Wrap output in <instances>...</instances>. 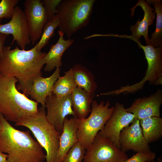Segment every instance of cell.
Segmentation results:
<instances>
[{
  "label": "cell",
  "mask_w": 162,
  "mask_h": 162,
  "mask_svg": "<svg viewBox=\"0 0 162 162\" xmlns=\"http://www.w3.org/2000/svg\"><path fill=\"white\" fill-rule=\"evenodd\" d=\"M46 54L38 50L35 46L28 50L4 46L0 54V74L16 79V88L28 97L34 81L42 76Z\"/></svg>",
  "instance_id": "cell-1"
},
{
  "label": "cell",
  "mask_w": 162,
  "mask_h": 162,
  "mask_svg": "<svg viewBox=\"0 0 162 162\" xmlns=\"http://www.w3.org/2000/svg\"><path fill=\"white\" fill-rule=\"evenodd\" d=\"M0 150L8 154L7 162H44L43 148L30 134L13 127L0 113Z\"/></svg>",
  "instance_id": "cell-2"
},
{
  "label": "cell",
  "mask_w": 162,
  "mask_h": 162,
  "mask_svg": "<svg viewBox=\"0 0 162 162\" xmlns=\"http://www.w3.org/2000/svg\"><path fill=\"white\" fill-rule=\"evenodd\" d=\"M18 82L14 77L0 74V113L8 121L15 123L38 112V104L19 91Z\"/></svg>",
  "instance_id": "cell-3"
},
{
  "label": "cell",
  "mask_w": 162,
  "mask_h": 162,
  "mask_svg": "<svg viewBox=\"0 0 162 162\" xmlns=\"http://www.w3.org/2000/svg\"><path fill=\"white\" fill-rule=\"evenodd\" d=\"M46 114L45 107L41 106L36 114L22 119L15 125L29 129L45 150L46 162H55L61 134L48 121Z\"/></svg>",
  "instance_id": "cell-4"
},
{
  "label": "cell",
  "mask_w": 162,
  "mask_h": 162,
  "mask_svg": "<svg viewBox=\"0 0 162 162\" xmlns=\"http://www.w3.org/2000/svg\"><path fill=\"white\" fill-rule=\"evenodd\" d=\"M95 0H64L57 7L58 26L68 39L89 23Z\"/></svg>",
  "instance_id": "cell-5"
},
{
  "label": "cell",
  "mask_w": 162,
  "mask_h": 162,
  "mask_svg": "<svg viewBox=\"0 0 162 162\" xmlns=\"http://www.w3.org/2000/svg\"><path fill=\"white\" fill-rule=\"evenodd\" d=\"M109 101L98 103L92 101L91 112L87 118H77V137L79 141L87 150L93 142L98 132L104 127L112 115L114 106L110 107Z\"/></svg>",
  "instance_id": "cell-6"
},
{
  "label": "cell",
  "mask_w": 162,
  "mask_h": 162,
  "mask_svg": "<svg viewBox=\"0 0 162 162\" xmlns=\"http://www.w3.org/2000/svg\"><path fill=\"white\" fill-rule=\"evenodd\" d=\"M137 44L143 50L148 67L145 75L141 81L132 85L120 88V91L122 93L136 92L142 89L147 82L154 85L162 84V46L154 47L149 44L144 46L140 43Z\"/></svg>",
  "instance_id": "cell-7"
},
{
  "label": "cell",
  "mask_w": 162,
  "mask_h": 162,
  "mask_svg": "<svg viewBox=\"0 0 162 162\" xmlns=\"http://www.w3.org/2000/svg\"><path fill=\"white\" fill-rule=\"evenodd\" d=\"M128 158L125 152L108 139L98 134L85 152L83 162H123Z\"/></svg>",
  "instance_id": "cell-8"
},
{
  "label": "cell",
  "mask_w": 162,
  "mask_h": 162,
  "mask_svg": "<svg viewBox=\"0 0 162 162\" xmlns=\"http://www.w3.org/2000/svg\"><path fill=\"white\" fill-rule=\"evenodd\" d=\"M125 109L123 104L116 102L112 115L98 134L110 140L120 149V132L123 128L128 126L135 118L134 115L127 112Z\"/></svg>",
  "instance_id": "cell-9"
},
{
  "label": "cell",
  "mask_w": 162,
  "mask_h": 162,
  "mask_svg": "<svg viewBox=\"0 0 162 162\" xmlns=\"http://www.w3.org/2000/svg\"><path fill=\"white\" fill-rule=\"evenodd\" d=\"M71 94L58 98L52 94L46 100V119L61 134L63 130L64 121L67 116L71 115L75 117L72 107Z\"/></svg>",
  "instance_id": "cell-10"
},
{
  "label": "cell",
  "mask_w": 162,
  "mask_h": 162,
  "mask_svg": "<svg viewBox=\"0 0 162 162\" xmlns=\"http://www.w3.org/2000/svg\"><path fill=\"white\" fill-rule=\"evenodd\" d=\"M2 20L0 19V33L12 35L13 40L11 45L16 41L21 49L25 50L31 41L24 11L19 6H16L9 22L2 24Z\"/></svg>",
  "instance_id": "cell-11"
},
{
  "label": "cell",
  "mask_w": 162,
  "mask_h": 162,
  "mask_svg": "<svg viewBox=\"0 0 162 162\" xmlns=\"http://www.w3.org/2000/svg\"><path fill=\"white\" fill-rule=\"evenodd\" d=\"M24 5L30 38L33 45L40 38L47 17L41 0H26Z\"/></svg>",
  "instance_id": "cell-12"
},
{
  "label": "cell",
  "mask_w": 162,
  "mask_h": 162,
  "mask_svg": "<svg viewBox=\"0 0 162 162\" xmlns=\"http://www.w3.org/2000/svg\"><path fill=\"white\" fill-rule=\"evenodd\" d=\"M131 124L123 128L120 134L121 149L124 152L129 150L137 152L151 151L143 136L139 120L135 118Z\"/></svg>",
  "instance_id": "cell-13"
},
{
  "label": "cell",
  "mask_w": 162,
  "mask_h": 162,
  "mask_svg": "<svg viewBox=\"0 0 162 162\" xmlns=\"http://www.w3.org/2000/svg\"><path fill=\"white\" fill-rule=\"evenodd\" d=\"M162 104V91L158 88L149 96L135 99L130 106L125 110L139 120L152 116L159 117Z\"/></svg>",
  "instance_id": "cell-14"
},
{
  "label": "cell",
  "mask_w": 162,
  "mask_h": 162,
  "mask_svg": "<svg viewBox=\"0 0 162 162\" xmlns=\"http://www.w3.org/2000/svg\"><path fill=\"white\" fill-rule=\"evenodd\" d=\"M137 6L141 8L144 12V15L141 21L138 20L135 24L130 27V30L132 35L130 36V38L137 43H141L139 39L142 36L146 44H149L148 29L149 26L153 24L155 19V9L145 0H140L135 5L130 9L131 11V16L134 15V10Z\"/></svg>",
  "instance_id": "cell-15"
},
{
  "label": "cell",
  "mask_w": 162,
  "mask_h": 162,
  "mask_svg": "<svg viewBox=\"0 0 162 162\" xmlns=\"http://www.w3.org/2000/svg\"><path fill=\"white\" fill-rule=\"evenodd\" d=\"M60 68H58L49 77H44L40 76L36 79L32 85L29 92L28 95L31 99L45 107L46 99L52 94L53 86L60 76Z\"/></svg>",
  "instance_id": "cell-16"
},
{
  "label": "cell",
  "mask_w": 162,
  "mask_h": 162,
  "mask_svg": "<svg viewBox=\"0 0 162 162\" xmlns=\"http://www.w3.org/2000/svg\"><path fill=\"white\" fill-rule=\"evenodd\" d=\"M77 118L67 117L63 122V128L59 139V145L55 162H62L70 148L79 141L77 137Z\"/></svg>",
  "instance_id": "cell-17"
},
{
  "label": "cell",
  "mask_w": 162,
  "mask_h": 162,
  "mask_svg": "<svg viewBox=\"0 0 162 162\" xmlns=\"http://www.w3.org/2000/svg\"><path fill=\"white\" fill-rule=\"evenodd\" d=\"M58 32L59 35L58 41L55 44L51 46L44 58V64H46L44 69L45 71L50 72L62 66V58L63 53L74 41L73 39H64V34L59 30Z\"/></svg>",
  "instance_id": "cell-18"
},
{
  "label": "cell",
  "mask_w": 162,
  "mask_h": 162,
  "mask_svg": "<svg viewBox=\"0 0 162 162\" xmlns=\"http://www.w3.org/2000/svg\"><path fill=\"white\" fill-rule=\"evenodd\" d=\"M71 95L75 117L78 119L86 118L91 111V106L94 97L77 87L73 90Z\"/></svg>",
  "instance_id": "cell-19"
},
{
  "label": "cell",
  "mask_w": 162,
  "mask_h": 162,
  "mask_svg": "<svg viewBox=\"0 0 162 162\" xmlns=\"http://www.w3.org/2000/svg\"><path fill=\"white\" fill-rule=\"evenodd\" d=\"M71 69L77 87L84 89L94 97L97 85L93 75L80 64H75Z\"/></svg>",
  "instance_id": "cell-20"
},
{
  "label": "cell",
  "mask_w": 162,
  "mask_h": 162,
  "mask_svg": "<svg viewBox=\"0 0 162 162\" xmlns=\"http://www.w3.org/2000/svg\"><path fill=\"white\" fill-rule=\"evenodd\" d=\"M139 120L143 136L148 144L162 137V118L160 117H150Z\"/></svg>",
  "instance_id": "cell-21"
},
{
  "label": "cell",
  "mask_w": 162,
  "mask_h": 162,
  "mask_svg": "<svg viewBox=\"0 0 162 162\" xmlns=\"http://www.w3.org/2000/svg\"><path fill=\"white\" fill-rule=\"evenodd\" d=\"M76 87L71 68L65 72L63 76L58 78L53 85L52 92L58 98H60L71 94Z\"/></svg>",
  "instance_id": "cell-22"
},
{
  "label": "cell",
  "mask_w": 162,
  "mask_h": 162,
  "mask_svg": "<svg viewBox=\"0 0 162 162\" xmlns=\"http://www.w3.org/2000/svg\"><path fill=\"white\" fill-rule=\"evenodd\" d=\"M146 2L152 4L156 13V22L155 30L149 39V45L154 47L162 46V4L161 0H147Z\"/></svg>",
  "instance_id": "cell-23"
},
{
  "label": "cell",
  "mask_w": 162,
  "mask_h": 162,
  "mask_svg": "<svg viewBox=\"0 0 162 162\" xmlns=\"http://www.w3.org/2000/svg\"><path fill=\"white\" fill-rule=\"evenodd\" d=\"M59 24V19L56 15L47 21L43 27L40 39L35 45L38 50L41 51L48 44L50 38L54 35L56 29Z\"/></svg>",
  "instance_id": "cell-24"
},
{
  "label": "cell",
  "mask_w": 162,
  "mask_h": 162,
  "mask_svg": "<svg viewBox=\"0 0 162 162\" xmlns=\"http://www.w3.org/2000/svg\"><path fill=\"white\" fill-rule=\"evenodd\" d=\"M85 150L78 141L70 148L62 162H82L85 154Z\"/></svg>",
  "instance_id": "cell-25"
},
{
  "label": "cell",
  "mask_w": 162,
  "mask_h": 162,
  "mask_svg": "<svg viewBox=\"0 0 162 162\" xmlns=\"http://www.w3.org/2000/svg\"><path fill=\"white\" fill-rule=\"evenodd\" d=\"M19 0H2L0 2V19H11Z\"/></svg>",
  "instance_id": "cell-26"
},
{
  "label": "cell",
  "mask_w": 162,
  "mask_h": 162,
  "mask_svg": "<svg viewBox=\"0 0 162 162\" xmlns=\"http://www.w3.org/2000/svg\"><path fill=\"white\" fill-rule=\"evenodd\" d=\"M156 156L155 153L152 151L141 152L134 155L131 158H128L123 162H146L153 160Z\"/></svg>",
  "instance_id": "cell-27"
},
{
  "label": "cell",
  "mask_w": 162,
  "mask_h": 162,
  "mask_svg": "<svg viewBox=\"0 0 162 162\" xmlns=\"http://www.w3.org/2000/svg\"><path fill=\"white\" fill-rule=\"evenodd\" d=\"M62 1V0L42 1L46 14L47 21L56 15L57 8Z\"/></svg>",
  "instance_id": "cell-28"
},
{
  "label": "cell",
  "mask_w": 162,
  "mask_h": 162,
  "mask_svg": "<svg viewBox=\"0 0 162 162\" xmlns=\"http://www.w3.org/2000/svg\"><path fill=\"white\" fill-rule=\"evenodd\" d=\"M8 35L0 33V54L4 47Z\"/></svg>",
  "instance_id": "cell-29"
},
{
  "label": "cell",
  "mask_w": 162,
  "mask_h": 162,
  "mask_svg": "<svg viewBox=\"0 0 162 162\" xmlns=\"http://www.w3.org/2000/svg\"><path fill=\"white\" fill-rule=\"evenodd\" d=\"M8 154L0 150V162H7Z\"/></svg>",
  "instance_id": "cell-30"
},
{
  "label": "cell",
  "mask_w": 162,
  "mask_h": 162,
  "mask_svg": "<svg viewBox=\"0 0 162 162\" xmlns=\"http://www.w3.org/2000/svg\"><path fill=\"white\" fill-rule=\"evenodd\" d=\"M1 119H0V131L1 130Z\"/></svg>",
  "instance_id": "cell-31"
},
{
  "label": "cell",
  "mask_w": 162,
  "mask_h": 162,
  "mask_svg": "<svg viewBox=\"0 0 162 162\" xmlns=\"http://www.w3.org/2000/svg\"><path fill=\"white\" fill-rule=\"evenodd\" d=\"M155 162V160H152L150 161H148V162Z\"/></svg>",
  "instance_id": "cell-32"
}]
</instances>
